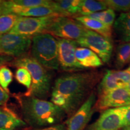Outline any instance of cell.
I'll list each match as a JSON object with an SVG mask.
<instances>
[{"instance_id": "1", "label": "cell", "mask_w": 130, "mask_h": 130, "mask_svg": "<svg viewBox=\"0 0 130 130\" xmlns=\"http://www.w3.org/2000/svg\"><path fill=\"white\" fill-rule=\"evenodd\" d=\"M99 74L95 72H71L62 75L55 81L51 102L65 113L74 114L88 98L96 84Z\"/></svg>"}, {"instance_id": "2", "label": "cell", "mask_w": 130, "mask_h": 130, "mask_svg": "<svg viewBox=\"0 0 130 130\" xmlns=\"http://www.w3.org/2000/svg\"><path fill=\"white\" fill-rule=\"evenodd\" d=\"M19 102L24 120L32 127L56 125L64 117L65 112L51 101L23 95L19 97Z\"/></svg>"}, {"instance_id": "3", "label": "cell", "mask_w": 130, "mask_h": 130, "mask_svg": "<svg viewBox=\"0 0 130 130\" xmlns=\"http://www.w3.org/2000/svg\"><path fill=\"white\" fill-rule=\"evenodd\" d=\"M12 64L17 68L27 69L31 77V86L24 96L42 100L48 96L52 84V73L48 69L42 66L31 56L16 58Z\"/></svg>"}, {"instance_id": "4", "label": "cell", "mask_w": 130, "mask_h": 130, "mask_svg": "<svg viewBox=\"0 0 130 130\" xmlns=\"http://www.w3.org/2000/svg\"><path fill=\"white\" fill-rule=\"evenodd\" d=\"M31 57L42 66L48 70H58V42L49 33H42L32 37L31 46Z\"/></svg>"}, {"instance_id": "5", "label": "cell", "mask_w": 130, "mask_h": 130, "mask_svg": "<svg viewBox=\"0 0 130 130\" xmlns=\"http://www.w3.org/2000/svg\"><path fill=\"white\" fill-rule=\"evenodd\" d=\"M86 29L82 24L68 16H57L46 33L60 39L78 40L83 36Z\"/></svg>"}, {"instance_id": "6", "label": "cell", "mask_w": 130, "mask_h": 130, "mask_svg": "<svg viewBox=\"0 0 130 130\" xmlns=\"http://www.w3.org/2000/svg\"><path fill=\"white\" fill-rule=\"evenodd\" d=\"M78 44L94 52L102 62L107 63L111 58L113 45L110 40L98 33L86 29L83 36L77 40Z\"/></svg>"}, {"instance_id": "7", "label": "cell", "mask_w": 130, "mask_h": 130, "mask_svg": "<svg viewBox=\"0 0 130 130\" xmlns=\"http://www.w3.org/2000/svg\"><path fill=\"white\" fill-rule=\"evenodd\" d=\"M32 43L31 37L10 32L0 35V54L16 57L25 56L30 50Z\"/></svg>"}, {"instance_id": "8", "label": "cell", "mask_w": 130, "mask_h": 130, "mask_svg": "<svg viewBox=\"0 0 130 130\" xmlns=\"http://www.w3.org/2000/svg\"><path fill=\"white\" fill-rule=\"evenodd\" d=\"M56 16L21 17L9 32L31 37L45 33Z\"/></svg>"}, {"instance_id": "9", "label": "cell", "mask_w": 130, "mask_h": 130, "mask_svg": "<svg viewBox=\"0 0 130 130\" xmlns=\"http://www.w3.org/2000/svg\"><path fill=\"white\" fill-rule=\"evenodd\" d=\"M57 42L60 68L71 72L84 69L76 59L75 51L78 47L77 41L58 38Z\"/></svg>"}, {"instance_id": "10", "label": "cell", "mask_w": 130, "mask_h": 130, "mask_svg": "<svg viewBox=\"0 0 130 130\" xmlns=\"http://www.w3.org/2000/svg\"><path fill=\"white\" fill-rule=\"evenodd\" d=\"M95 102V94L91 93L66 122V130H84L93 113Z\"/></svg>"}, {"instance_id": "11", "label": "cell", "mask_w": 130, "mask_h": 130, "mask_svg": "<svg viewBox=\"0 0 130 130\" xmlns=\"http://www.w3.org/2000/svg\"><path fill=\"white\" fill-rule=\"evenodd\" d=\"M130 105V95L125 88H119L99 96L94 110L104 111Z\"/></svg>"}, {"instance_id": "12", "label": "cell", "mask_w": 130, "mask_h": 130, "mask_svg": "<svg viewBox=\"0 0 130 130\" xmlns=\"http://www.w3.org/2000/svg\"><path fill=\"white\" fill-rule=\"evenodd\" d=\"M123 117L120 108H110L102 111L98 119L87 130H121Z\"/></svg>"}, {"instance_id": "13", "label": "cell", "mask_w": 130, "mask_h": 130, "mask_svg": "<svg viewBox=\"0 0 130 130\" xmlns=\"http://www.w3.org/2000/svg\"><path fill=\"white\" fill-rule=\"evenodd\" d=\"M3 14H14L21 17H44L60 16L51 7H23L16 6L12 1H3Z\"/></svg>"}, {"instance_id": "14", "label": "cell", "mask_w": 130, "mask_h": 130, "mask_svg": "<svg viewBox=\"0 0 130 130\" xmlns=\"http://www.w3.org/2000/svg\"><path fill=\"white\" fill-rule=\"evenodd\" d=\"M26 123L7 107H0V130H15Z\"/></svg>"}, {"instance_id": "15", "label": "cell", "mask_w": 130, "mask_h": 130, "mask_svg": "<svg viewBox=\"0 0 130 130\" xmlns=\"http://www.w3.org/2000/svg\"><path fill=\"white\" fill-rule=\"evenodd\" d=\"M76 59L84 68H96L102 66L103 62L96 54L90 50L78 46L75 51Z\"/></svg>"}, {"instance_id": "16", "label": "cell", "mask_w": 130, "mask_h": 130, "mask_svg": "<svg viewBox=\"0 0 130 130\" xmlns=\"http://www.w3.org/2000/svg\"><path fill=\"white\" fill-rule=\"evenodd\" d=\"M76 21L82 24L86 28L98 33L108 40L112 37L111 27H108L100 21L85 16H77L74 18Z\"/></svg>"}, {"instance_id": "17", "label": "cell", "mask_w": 130, "mask_h": 130, "mask_svg": "<svg viewBox=\"0 0 130 130\" xmlns=\"http://www.w3.org/2000/svg\"><path fill=\"white\" fill-rule=\"evenodd\" d=\"M81 0H60L52 2L51 7L60 16H71L78 13Z\"/></svg>"}, {"instance_id": "18", "label": "cell", "mask_w": 130, "mask_h": 130, "mask_svg": "<svg viewBox=\"0 0 130 130\" xmlns=\"http://www.w3.org/2000/svg\"><path fill=\"white\" fill-rule=\"evenodd\" d=\"M125 87V85L123 84L117 77L115 71L107 70L99 84L98 91L100 96L115 89Z\"/></svg>"}, {"instance_id": "19", "label": "cell", "mask_w": 130, "mask_h": 130, "mask_svg": "<svg viewBox=\"0 0 130 130\" xmlns=\"http://www.w3.org/2000/svg\"><path fill=\"white\" fill-rule=\"evenodd\" d=\"M114 30L120 39L130 43V11L120 14L114 23Z\"/></svg>"}, {"instance_id": "20", "label": "cell", "mask_w": 130, "mask_h": 130, "mask_svg": "<svg viewBox=\"0 0 130 130\" xmlns=\"http://www.w3.org/2000/svg\"><path fill=\"white\" fill-rule=\"evenodd\" d=\"M107 9L104 1L81 0L79 8V16H87Z\"/></svg>"}, {"instance_id": "21", "label": "cell", "mask_w": 130, "mask_h": 130, "mask_svg": "<svg viewBox=\"0 0 130 130\" xmlns=\"http://www.w3.org/2000/svg\"><path fill=\"white\" fill-rule=\"evenodd\" d=\"M21 16L14 14H3L0 16V35L12 30Z\"/></svg>"}, {"instance_id": "22", "label": "cell", "mask_w": 130, "mask_h": 130, "mask_svg": "<svg viewBox=\"0 0 130 130\" xmlns=\"http://www.w3.org/2000/svg\"><path fill=\"white\" fill-rule=\"evenodd\" d=\"M130 57V43L125 42L119 45L116 51V66L118 68H122L128 63Z\"/></svg>"}, {"instance_id": "23", "label": "cell", "mask_w": 130, "mask_h": 130, "mask_svg": "<svg viewBox=\"0 0 130 130\" xmlns=\"http://www.w3.org/2000/svg\"><path fill=\"white\" fill-rule=\"evenodd\" d=\"M85 16L100 21L103 24H104L105 25L110 27H111L113 25H114V23L115 22V18H116L115 11L109 9Z\"/></svg>"}, {"instance_id": "24", "label": "cell", "mask_w": 130, "mask_h": 130, "mask_svg": "<svg viewBox=\"0 0 130 130\" xmlns=\"http://www.w3.org/2000/svg\"><path fill=\"white\" fill-rule=\"evenodd\" d=\"M107 9L118 12H128L130 11V0H104Z\"/></svg>"}, {"instance_id": "25", "label": "cell", "mask_w": 130, "mask_h": 130, "mask_svg": "<svg viewBox=\"0 0 130 130\" xmlns=\"http://www.w3.org/2000/svg\"><path fill=\"white\" fill-rule=\"evenodd\" d=\"M12 1L16 6L23 7H51L53 2L49 0H12Z\"/></svg>"}, {"instance_id": "26", "label": "cell", "mask_w": 130, "mask_h": 130, "mask_svg": "<svg viewBox=\"0 0 130 130\" xmlns=\"http://www.w3.org/2000/svg\"><path fill=\"white\" fill-rule=\"evenodd\" d=\"M15 78L19 84L25 86L27 90L31 86V77L30 72L24 68H18L15 73Z\"/></svg>"}, {"instance_id": "27", "label": "cell", "mask_w": 130, "mask_h": 130, "mask_svg": "<svg viewBox=\"0 0 130 130\" xmlns=\"http://www.w3.org/2000/svg\"><path fill=\"white\" fill-rule=\"evenodd\" d=\"M12 80L13 73L12 71L4 65L1 66L0 67V86L7 93H9L8 87Z\"/></svg>"}, {"instance_id": "28", "label": "cell", "mask_w": 130, "mask_h": 130, "mask_svg": "<svg viewBox=\"0 0 130 130\" xmlns=\"http://www.w3.org/2000/svg\"><path fill=\"white\" fill-rule=\"evenodd\" d=\"M123 117V128L130 125V105L120 107Z\"/></svg>"}, {"instance_id": "29", "label": "cell", "mask_w": 130, "mask_h": 130, "mask_svg": "<svg viewBox=\"0 0 130 130\" xmlns=\"http://www.w3.org/2000/svg\"><path fill=\"white\" fill-rule=\"evenodd\" d=\"M4 63V60H0V67ZM9 99V93L4 90L0 86V106H4Z\"/></svg>"}, {"instance_id": "30", "label": "cell", "mask_w": 130, "mask_h": 130, "mask_svg": "<svg viewBox=\"0 0 130 130\" xmlns=\"http://www.w3.org/2000/svg\"><path fill=\"white\" fill-rule=\"evenodd\" d=\"M32 130H66V126L65 124L60 123V124L54 125L47 126L45 128H35Z\"/></svg>"}, {"instance_id": "31", "label": "cell", "mask_w": 130, "mask_h": 130, "mask_svg": "<svg viewBox=\"0 0 130 130\" xmlns=\"http://www.w3.org/2000/svg\"><path fill=\"white\" fill-rule=\"evenodd\" d=\"M125 89H126V91H127V92H128V93H129V95H130V81H129V82L127 84V85L125 86Z\"/></svg>"}, {"instance_id": "32", "label": "cell", "mask_w": 130, "mask_h": 130, "mask_svg": "<svg viewBox=\"0 0 130 130\" xmlns=\"http://www.w3.org/2000/svg\"><path fill=\"white\" fill-rule=\"evenodd\" d=\"M3 1H0V16L3 14V8H2Z\"/></svg>"}, {"instance_id": "33", "label": "cell", "mask_w": 130, "mask_h": 130, "mask_svg": "<svg viewBox=\"0 0 130 130\" xmlns=\"http://www.w3.org/2000/svg\"><path fill=\"white\" fill-rule=\"evenodd\" d=\"M121 130H130V125L128 126H126V127H124L122 128Z\"/></svg>"}, {"instance_id": "34", "label": "cell", "mask_w": 130, "mask_h": 130, "mask_svg": "<svg viewBox=\"0 0 130 130\" xmlns=\"http://www.w3.org/2000/svg\"><path fill=\"white\" fill-rule=\"evenodd\" d=\"M126 70H127V71H130V66L127 68V69H126Z\"/></svg>"}, {"instance_id": "35", "label": "cell", "mask_w": 130, "mask_h": 130, "mask_svg": "<svg viewBox=\"0 0 130 130\" xmlns=\"http://www.w3.org/2000/svg\"><path fill=\"white\" fill-rule=\"evenodd\" d=\"M129 61H130V57L129 58V61H128V62H129Z\"/></svg>"}]
</instances>
